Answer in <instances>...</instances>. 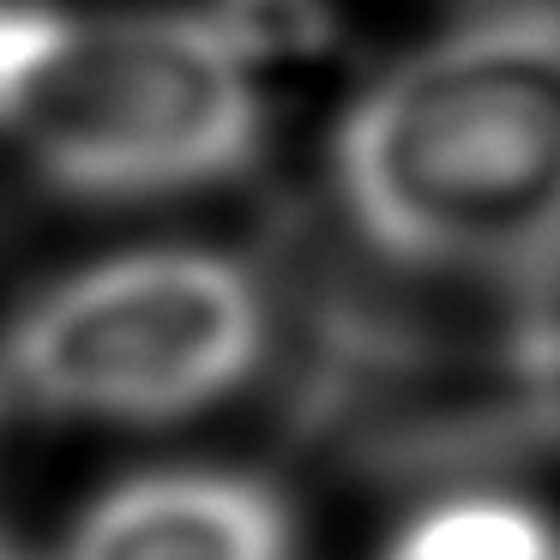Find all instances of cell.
<instances>
[{
    "mask_svg": "<svg viewBox=\"0 0 560 560\" xmlns=\"http://www.w3.org/2000/svg\"><path fill=\"white\" fill-rule=\"evenodd\" d=\"M343 218L392 266L560 271V7H506L392 61L331 139Z\"/></svg>",
    "mask_w": 560,
    "mask_h": 560,
    "instance_id": "6da1fadb",
    "label": "cell"
},
{
    "mask_svg": "<svg viewBox=\"0 0 560 560\" xmlns=\"http://www.w3.org/2000/svg\"><path fill=\"white\" fill-rule=\"evenodd\" d=\"M416 283L422 295L331 290L302 362V428L368 476H476L548 452L560 307L542 283Z\"/></svg>",
    "mask_w": 560,
    "mask_h": 560,
    "instance_id": "7a4b0ae2",
    "label": "cell"
},
{
    "mask_svg": "<svg viewBox=\"0 0 560 560\" xmlns=\"http://www.w3.org/2000/svg\"><path fill=\"white\" fill-rule=\"evenodd\" d=\"M0 145L79 199L223 187L266 145L254 49L211 13L0 0Z\"/></svg>",
    "mask_w": 560,
    "mask_h": 560,
    "instance_id": "3957f363",
    "label": "cell"
},
{
    "mask_svg": "<svg viewBox=\"0 0 560 560\" xmlns=\"http://www.w3.org/2000/svg\"><path fill=\"white\" fill-rule=\"evenodd\" d=\"M278 307L247 259L139 247L67 271L0 338V374L31 410L145 428L223 404L266 368Z\"/></svg>",
    "mask_w": 560,
    "mask_h": 560,
    "instance_id": "277c9868",
    "label": "cell"
},
{
    "mask_svg": "<svg viewBox=\"0 0 560 560\" xmlns=\"http://www.w3.org/2000/svg\"><path fill=\"white\" fill-rule=\"evenodd\" d=\"M55 560H302V524L266 476L175 464L79 506Z\"/></svg>",
    "mask_w": 560,
    "mask_h": 560,
    "instance_id": "5b68a950",
    "label": "cell"
},
{
    "mask_svg": "<svg viewBox=\"0 0 560 560\" xmlns=\"http://www.w3.org/2000/svg\"><path fill=\"white\" fill-rule=\"evenodd\" d=\"M374 560H560V524L506 488H458L416 512Z\"/></svg>",
    "mask_w": 560,
    "mask_h": 560,
    "instance_id": "8992f818",
    "label": "cell"
}]
</instances>
